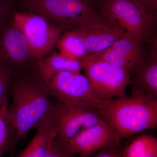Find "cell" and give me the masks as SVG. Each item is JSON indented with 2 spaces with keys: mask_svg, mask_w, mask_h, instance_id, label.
<instances>
[{
  "mask_svg": "<svg viewBox=\"0 0 157 157\" xmlns=\"http://www.w3.org/2000/svg\"><path fill=\"white\" fill-rule=\"evenodd\" d=\"M37 65V64H36ZM12 103L9 115L14 131V142L25 139L32 129L37 128L53 108L54 103L36 65L29 70L14 73L9 90Z\"/></svg>",
  "mask_w": 157,
  "mask_h": 157,
  "instance_id": "cell-1",
  "label": "cell"
},
{
  "mask_svg": "<svg viewBox=\"0 0 157 157\" xmlns=\"http://www.w3.org/2000/svg\"><path fill=\"white\" fill-rule=\"evenodd\" d=\"M102 115L121 139L157 126V98L132 95L106 102Z\"/></svg>",
  "mask_w": 157,
  "mask_h": 157,
  "instance_id": "cell-2",
  "label": "cell"
},
{
  "mask_svg": "<svg viewBox=\"0 0 157 157\" xmlns=\"http://www.w3.org/2000/svg\"><path fill=\"white\" fill-rule=\"evenodd\" d=\"M17 10H28L65 31L77 29L96 17L98 0H13Z\"/></svg>",
  "mask_w": 157,
  "mask_h": 157,
  "instance_id": "cell-3",
  "label": "cell"
},
{
  "mask_svg": "<svg viewBox=\"0 0 157 157\" xmlns=\"http://www.w3.org/2000/svg\"><path fill=\"white\" fill-rule=\"evenodd\" d=\"M39 73L51 96L57 101L86 104L102 114L107 101H102L96 95L85 74L73 72Z\"/></svg>",
  "mask_w": 157,
  "mask_h": 157,
  "instance_id": "cell-4",
  "label": "cell"
},
{
  "mask_svg": "<svg viewBox=\"0 0 157 157\" xmlns=\"http://www.w3.org/2000/svg\"><path fill=\"white\" fill-rule=\"evenodd\" d=\"M98 7L124 34L144 44L155 32L157 19L149 16L132 0H98Z\"/></svg>",
  "mask_w": 157,
  "mask_h": 157,
  "instance_id": "cell-5",
  "label": "cell"
},
{
  "mask_svg": "<svg viewBox=\"0 0 157 157\" xmlns=\"http://www.w3.org/2000/svg\"><path fill=\"white\" fill-rule=\"evenodd\" d=\"M12 22L21 31L38 60L52 51L64 31L33 11L17 10Z\"/></svg>",
  "mask_w": 157,
  "mask_h": 157,
  "instance_id": "cell-6",
  "label": "cell"
},
{
  "mask_svg": "<svg viewBox=\"0 0 157 157\" xmlns=\"http://www.w3.org/2000/svg\"><path fill=\"white\" fill-rule=\"evenodd\" d=\"M82 70L93 90L101 100L107 101L124 97L130 84V72L86 56L81 59Z\"/></svg>",
  "mask_w": 157,
  "mask_h": 157,
  "instance_id": "cell-7",
  "label": "cell"
},
{
  "mask_svg": "<svg viewBox=\"0 0 157 157\" xmlns=\"http://www.w3.org/2000/svg\"><path fill=\"white\" fill-rule=\"evenodd\" d=\"M54 112L57 137L63 143L81 130L106 121L99 110L86 104L57 101Z\"/></svg>",
  "mask_w": 157,
  "mask_h": 157,
  "instance_id": "cell-8",
  "label": "cell"
},
{
  "mask_svg": "<svg viewBox=\"0 0 157 157\" xmlns=\"http://www.w3.org/2000/svg\"><path fill=\"white\" fill-rule=\"evenodd\" d=\"M37 61L23 34L12 21L0 31V65L16 73L33 67Z\"/></svg>",
  "mask_w": 157,
  "mask_h": 157,
  "instance_id": "cell-9",
  "label": "cell"
},
{
  "mask_svg": "<svg viewBox=\"0 0 157 157\" xmlns=\"http://www.w3.org/2000/svg\"><path fill=\"white\" fill-rule=\"evenodd\" d=\"M121 140L112 127L104 121L81 130L63 143L72 153L88 157L103 149L120 145Z\"/></svg>",
  "mask_w": 157,
  "mask_h": 157,
  "instance_id": "cell-10",
  "label": "cell"
},
{
  "mask_svg": "<svg viewBox=\"0 0 157 157\" xmlns=\"http://www.w3.org/2000/svg\"><path fill=\"white\" fill-rule=\"evenodd\" d=\"M76 30L82 37L88 54L109 48L124 34L116 23L100 11L86 24Z\"/></svg>",
  "mask_w": 157,
  "mask_h": 157,
  "instance_id": "cell-11",
  "label": "cell"
},
{
  "mask_svg": "<svg viewBox=\"0 0 157 157\" xmlns=\"http://www.w3.org/2000/svg\"><path fill=\"white\" fill-rule=\"evenodd\" d=\"M146 57L143 63L134 71L131 79L132 95H140L157 98V35L146 43Z\"/></svg>",
  "mask_w": 157,
  "mask_h": 157,
  "instance_id": "cell-12",
  "label": "cell"
},
{
  "mask_svg": "<svg viewBox=\"0 0 157 157\" xmlns=\"http://www.w3.org/2000/svg\"><path fill=\"white\" fill-rule=\"evenodd\" d=\"M36 133L17 157H46L57 135L54 105L38 127Z\"/></svg>",
  "mask_w": 157,
  "mask_h": 157,
  "instance_id": "cell-13",
  "label": "cell"
},
{
  "mask_svg": "<svg viewBox=\"0 0 157 157\" xmlns=\"http://www.w3.org/2000/svg\"><path fill=\"white\" fill-rule=\"evenodd\" d=\"M36 67L39 73L80 72L83 69L81 60L70 58L53 50L37 61Z\"/></svg>",
  "mask_w": 157,
  "mask_h": 157,
  "instance_id": "cell-14",
  "label": "cell"
},
{
  "mask_svg": "<svg viewBox=\"0 0 157 157\" xmlns=\"http://www.w3.org/2000/svg\"><path fill=\"white\" fill-rule=\"evenodd\" d=\"M56 46L59 53L70 58L81 60L88 54L83 39L76 30L64 32Z\"/></svg>",
  "mask_w": 157,
  "mask_h": 157,
  "instance_id": "cell-15",
  "label": "cell"
},
{
  "mask_svg": "<svg viewBox=\"0 0 157 157\" xmlns=\"http://www.w3.org/2000/svg\"><path fill=\"white\" fill-rule=\"evenodd\" d=\"M122 157H157L156 137L144 134L135 137L123 149Z\"/></svg>",
  "mask_w": 157,
  "mask_h": 157,
  "instance_id": "cell-16",
  "label": "cell"
},
{
  "mask_svg": "<svg viewBox=\"0 0 157 157\" xmlns=\"http://www.w3.org/2000/svg\"><path fill=\"white\" fill-rule=\"evenodd\" d=\"M9 102L0 107V157L16 146L14 128L9 115Z\"/></svg>",
  "mask_w": 157,
  "mask_h": 157,
  "instance_id": "cell-17",
  "label": "cell"
},
{
  "mask_svg": "<svg viewBox=\"0 0 157 157\" xmlns=\"http://www.w3.org/2000/svg\"><path fill=\"white\" fill-rule=\"evenodd\" d=\"M14 73L11 68L0 65V107L8 102V91Z\"/></svg>",
  "mask_w": 157,
  "mask_h": 157,
  "instance_id": "cell-18",
  "label": "cell"
},
{
  "mask_svg": "<svg viewBox=\"0 0 157 157\" xmlns=\"http://www.w3.org/2000/svg\"><path fill=\"white\" fill-rule=\"evenodd\" d=\"M16 10L13 0H0V31L11 22Z\"/></svg>",
  "mask_w": 157,
  "mask_h": 157,
  "instance_id": "cell-19",
  "label": "cell"
},
{
  "mask_svg": "<svg viewBox=\"0 0 157 157\" xmlns=\"http://www.w3.org/2000/svg\"><path fill=\"white\" fill-rule=\"evenodd\" d=\"M46 157H77L66 148L63 144L57 137L54 140L51 147Z\"/></svg>",
  "mask_w": 157,
  "mask_h": 157,
  "instance_id": "cell-20",
  "label": "cell"
},
{
  "mask_svg": "<svg viewBox=\"0 0 157 157\" xmlns=\"http://www.w3.org/2000/svg\"><path fill=\"white\" fill-rule=\"evenodd\" d=\"M147 15L157 19V0H132Z\"/></svg>",
  "mask_w": 157,
  "mask_h": 157,
  "instance_id": "cell-21",
  "label": "cell"
},
{
  "mask_svg": "<svg viewBox=\"0 0 157 157\" xmlns=\"http://www.w3.org/2000/svg\"><path fill=\"white\" fill-rule=\"evenodd\" d=\"M123 149L120 145L110 147L101 150L88 157H122Z\"/></svg>",
  "mask_w": 157,
  "mask_h": 157,
  "instance_id": "cell-22",
  "label": "cell"
}]
</instances>
